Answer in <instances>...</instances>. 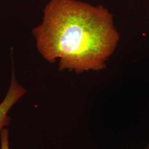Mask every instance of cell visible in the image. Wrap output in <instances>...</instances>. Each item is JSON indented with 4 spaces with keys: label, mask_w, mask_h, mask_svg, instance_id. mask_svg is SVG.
<instances>
[{
    "label": "cell",
    "mask_w": 149,
    "mask_h": 149,
    "mask_svg": "<svg viewBox=\"0 0 149 149\" xmlns=\"http://www.w3.org/2000/svg\"><path fill=\"white\" fill-rule=\"evenodd\" d=\"M144 149H149V141L148 143L146 145V146H145V148H144Z\"/></svg>",
    "instance_id": "4"
},
{
    "label": "cell",
    "mask_w": 149,
    "mask_h": 149,
    "mask_svg": "<svg viewBox=\"0 0 149 149\" xmlns=\"http://www.w3.org/2000/svg\"><path fill=\"white\" fill-rule=\"evenodd\" d=\"M1 149H10L9 145V132L7 128H3L0 132Z\"/></svg>",
    "instance_id": "3"
},
{
    "label": "cell",
    "mask_w": 149,
    "mask_h": 149,
    "mask_svg": "<svg viewBox=\"0 0 149 149\" xmlns=\"http://www.w3.org/2000/svg\"><path fill=\"white\" fill-rule=\"evenodd\" d=\"M43 12L32 33L44 59L51 63L59 59L60 71L105 68L119 39L109 11L76 0H51Z\"/></svg>",
    "instance_id": "1"
},
{
    "label": "cell",
    "mask_w": 149,
    "mask_h": 149,
    "mask_svg": "<svg viewBox=\"0 0 149 149\" xmlns=\"http://www.w3.org/2000/svg\"><path fill=\"white\" fill-rule=\"evenodd\" d=\"M26 93V90L18 82L14 68L12 69L11 83L3 100L0 103V132L10 123L8 112L11 108Z\"/></svg>",
    "instance_id": "2"
}]
</instances>
